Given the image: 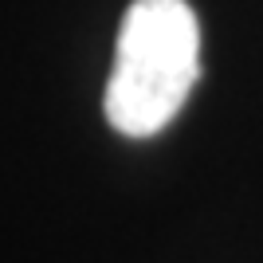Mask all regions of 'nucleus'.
I'll list each match as a JSON object with an SVG mask.
<instances>
[{"label": "nucleus", "mask_w": 263, "mask_h": 263, "mask_svg": "<svg viewBox=\"0 0 263 263\" xmlns=\"http://www.w3.org/2000/svg\"><path fill=\"white\" fill-rule=\"evenodd\" d=\"M200 79V24L189 0H134L118 28L102 110L126 138H154Z\"/></svg>", "instance_id": "1"}]
</instances>
